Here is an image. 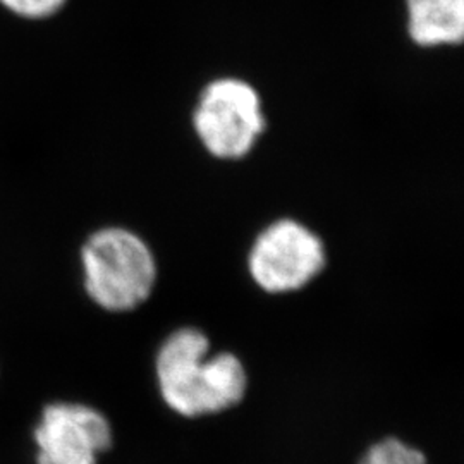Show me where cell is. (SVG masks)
<instances>
[{"label":"cell","instance_id":"obj_7","mask_svg":"<svg viewBox=\"0 0 464 464\" xmlns=\"http://www.w3.org/2000/svg\"><path fill=\"white\" fill-rule=\"evenodd\" d=\"M358 464H429L423 450L398 437H385L366 449Z\"/></svg>","mask_w":464,"mask_h":464},{"label":"cell","instance_id":"obj_3","mask_svg":"<svg viewBox=\"0 0 464 464\" xmlns=\"http://www.w3.org/2000/svg\"><path fill=\"white\" fill-rule=\"evenodd\" d=\"M325 241L296 218H277L258 232L249 246V279L270 296L298 293L327 268Z\"/></svg>","mask_w":464,"mask_h":464},{"label":"cell","instance_id":"obj_8","mask_svg":"<svg viewBox=\"0 0 464 464\" xmlns=\"http://www.w3.org/2000/svg\"><path fill=\"white\" fill-rule=\"evenodd\" d=\"M67 0H0V5L13 16L24 21H44L59 14Z\"/></svg>","mask_w":464,"mask_h":464},{"label":"cell","instance_id":"obj_4","mask_svg":"<svg viewBox=\"0 0 464 464\" xmlns=\"http://www.w3.org/2000/svg\"><path fill=\"white\" fill-rule=\"evenodd\" d=\"M262 99L251 84L220 78L208 84L193 112L199 143L217 160H241L266 131Z\"/></svg>","mask_w":464,"mask_h":464},{"label":"cell","instance_id":"obj_6","mask_svg":"<svg viewBox=\"0 0 464 464\" xmlns=\"http://www.w3.org/2000/svg\"><path fill=\"white\" fill-rule=\"evenodd\" d=\"M408 34L416 45H459L464 38V0H406Z\"/></svg>","mask_w":464,"mask_h":464},{"label":"cell","instance_id":"obj_5","mask_svg":"<svg viewBox=\"0 0 464 464\" xmlns=\"http://www.w3.org/2000/svg\"><path fill=\"white\" fill-rule=\"evenodd\" d=\"M38 464H97L112 448L114 433L99 410L84 404H52L34 433Z\"/></svg>","mask_w":464,"mask_h":464},{"label":"cell","instance_id":"obj_2","mask_svg":"<svg viewBox=\"0 0 464 464\" xmlns=\"http://www.w3.org/2000/svg\"><path fill=\"white\" fill-rule=\"evenodd\" d=\"M84 289L100 308L130 314L145 304L159 281V264L149 243L124 227L93 232L82 249Z\"/></svg>","mask_w":464,"mask_h":464},{"label":"cell","instance_id":"obj_1","mask_svg":"<svg viewBox=\"0 0 464 464\" xmlns=\"http://www.w3.org/2000/svg\"><path fill=\"white\" fill-rule=\"evenodd\" d=\"M153 372L164 404L184 420L227 413L248 394L243 360L231 351L212 354V343L198 327L170 332L155 353Z\"/></svg>","mask_w":464,"mask_h":464}]
</instances>
